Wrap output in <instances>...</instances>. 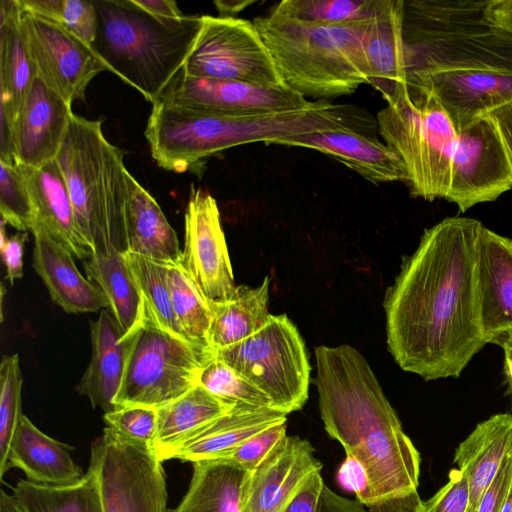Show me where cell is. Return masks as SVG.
Instances as JSON below:
<instances>
[{
	"mask_svg": "<svg viewBox=\"0 0 512 512\" xmlns=\"http://www.w3.org/2000/svg\"><path fill=\"white\" fill-rule=\"evenodd\" d=\"M123 255L136 280L142 299L151 308L158 322L166 330L191 342L182 331L173 310L168 284L169 263L154 261L130 252H124Z\"/></svg>",
	"mask_w": 512,
	"mask_h": 512,
	"instance_id": "cell-36",
	"label": "cell"
},
{
	"mask_svg": "<svg viewBox=\"0 0 512 512\" xmlns=\"http://www.w3.org/2000/svg\"><path fill=\"white\" fill-rule=\"evenodd\" d=\"M23 378L17 354L4 356L0 365V477L7 472L13 438L23 415L21 391Z\"/></svg>",
	"mask_w": 512,
	"mask_h": 512,
	"instance_id": "cell-39",
	"label": "cell"
},
{
	"mask_svg": "<svg viewBox=\"0 0 512 512\" xmlns=\"http://www.w3.org/2000/svg\"><path fill=\"white\" fill-rule=\"evenodd\" d=\"M448 482L418 512H468L470 490L466 475L458 468L451 469Z\"/></svg>",
	"mask_w": 512,
	"mask_h": 512,
	"instance_id": "cell-44",
	"label": "cell"
},
{
	"mask_svg": "<svg viewBox=\"0 0 512 512\" xmlns=\"http://www.w3.org/2000/svg\"><path fill=\"white\" fill-rule=\"evenodd\" d=\"M145 12L164 19H181L185 15L173 0H133Z\"/></svg>",
	"mask_w": 512,
	"mask_h": 512,
	"instance_id": "cell-52",
	"label": "cell"
},
{
	"mask_svg": "<svg viewBox=\"0 0 512 512\" xmlns=\"http://www.w3.org/2000/svg\"><path fill=\"white\" fill-rule=\"evenodd\" d=\"M24 10L51 19L91 45L96 35L94 0H20Z\"/></svg>",
	"mask_w": 512,
	"mask_h": 512,
	"instance_id": "cell-40",
	"label": "cell"
},
{
	"mask_svg": "<svg viewBox=\"0 0 512 512\" xmlns=\"http://www.w3.org/2000/svg\"><path fill=\"white\" fill-rule=\"evenodd\" d=\"M0 212L6 224L31 231L34 209L25 175L18 164L0 161Z\"/></svg>",
	"mask_w": 512,
	"mask_h": 512,
	"instance_id": "cell-41",
	"label": "cell"
},
{
	"mask_svg": "<svg viewBox=\"0 0 512 512\" xmlns=\"http://www.w3.org/2000/svg\"><path fill=\"white\" fill-rule=\"evenodd\" d=\"M407 85L431 92L448 113L456 131L512 101V71L433 74Z\"/></svg>",
	"mask_w": 512,
	"mask_h": 512,
	"instance_id": "cell-18",
	"label": "cell"
},
{
	"mask_svg": "<svg viewBox=\"0 0 512 512\" xmlns=\"http://www.w3.org/2000/svg\"><path fill=\"white\" fill-rule=\"evenodd\" d=\"M274 144L317 150L335 158L375 184L408 182V174L401 158L369 133L355 130L319 131L279 140Z\"/></svg>",
	"mask_w": 512,
	"mask_h": 512,
	"instance_id": "cell-19",
	"label": "cell"
},
{
	"mask_svg": "<svg viewBox=\"0 0 512 512\" xmlns=\"http://www.w3.org/2000/svg\"><path fill=\"white\" fill-rule=\"evenodd\" d=\"M56 161L78 229L93 253L126 252L128 170L124 152L104 136L102 121L73 113Z\"/></svg>",
	"mask_w": 512,
	"mask_h": 512,
	"instance_id": "cell-6",
	"label": "cell"
},
{
	"mask_svg": "<svg viewBox=\"0 0 512 512\" xmlns=\"http://www.w3.org/2000/svg\"><path fill=\"white\" fill-rule=\"evenodd\" d=\"M106 427L134 443L153 448L157 409L144 406L120 407L104 413Z\"/></svg>",
	"mask_w": 512,
	"mask_h": 512,
	"instance_id": "cell-42",
	"label": "cell"
},
{
	"mask_svg": "<svg viewBox=\"0 0 512 512\" xmlns=\"http://www.w3.org/2000/svg\"><path fill=\"white\" fill-rule=\"evenodd\" d=\"M338 484L346 491L353 492L362 504L368 491V478L364 467L351 455H346L336 474Z\"/></svg>",
	"mask_w": 512,
	"mask_h": 512,
	"instance_id": "cell-47",
	"label": "cell"
},
{
	"mask_svg": "<svg viewBox=\"0 0 512 512\" xmlns=\"http://www.w3.org/2000/svg\"><path fill=\"white\" fill-rule=\"evenodd\" d=\"M90 338L91 361L76 390L86 396L94 408L108 413L117 409L115 398L122 382L132 331L125 332L107 308L100 311L96 320L90 321Z\"/></svg>",
	"mask_w": 512,
	"mask_h": 512,
	"instance_id": "cell-23",
	"label": "cell"
},
{
	"mask_svg": "<svg viewBox=\"0 0 512 512\" xmlns=\"http://www.w3.org/2000/svg\"><path fill=\"white\" fill-rule=\"evenodd\" d=\"M512 446V415L499 413L477 424L455 451L454 462L467 477L470 490L468 512H477L479 502L496 476Z\"/></svg>",
	"mask_w": 512,
	"mask_h": 512,
	"instance_id": "cell-27",
	"label": "cell"
},
{
	"mask_svg": "<svg viewBox=\"0 0 512 512\" xmlns=\"http://www.w3.org/2000/svg\"><path fill=\"white\" fill-rule=\"evenodd\" d=\"M187 492L169 512H242L251 472L224 459L192 463Z\"/></svg>",
	"mask_w": 512,
	"mask_h": 512,
	"instance_id": "cell-30",
	"label": "cell"
},
{
	"mask_svg": "<svg viewBox=\"0 0 512 512\" xmlns=\"http://www.w3.org/2000/svg\"><path fill=\"white\" fill-rule=\"evenodd\" d=\"M316 512H366L357 500H350L333 492L324 484Z\"/></svg>",
	"mask_w": 512,
	"mask_h": 512,
	"instance_id": "cell-50",
	"label": "cell"
},
{
	"mask_svg": "<svg viewBox=\"0 0 512 512\" xmlns=\"http://www.w3.org/2000/svg\"><path fill=\"white\" fill-rule=\"evenodd\" d=\"M324 484L321 472L313 473L303 483L283 512H316Z\"/></svg>",
	"mask_w": 512,
	"mask_h": 512,
	"instance_id": "cell-48",
	"label": "cell"
},
{
	"mask_svg": "<svg viewBox=\"0 0 512 512\" xmlns=\"http://www.w3.org/2000/svg\"><path fill=\"white\" fill-rule=\"evenodd\" d=\"M286 437V422L275 424L247 439L223 459L252 472Z\"/></svg>",
	"mask_w": 512,
	"mask_h": 512,
	"instance_id": "cell-43",
	"label": "cell"
},
{
	"mask_svg": "<svg viewBox=\"0 0 512 512\" xmlns=\"http://www.w3.org/2000/svg\"><path fill=\"white\" fill-rule=\"evenodd\" d=\"M72 105L36 76L15 119L16 164L38 168L56 159Z\"/></svg>",
	"mask_w": 512,
	"mask_h": 512,
	"instance_id": "cell-17",
	"label": "cell"
},
{
	"mask_svg": "<svg viewBox=\"0 0 512 512\" xmlns=\"http://www.w3.org/2000/svg\"><path fill=\"white\" fill-rule=\"evenodd\" d=\"M490 343L500 346L504 353V372L512 397V330L499 334Z\"/></svg>",
	"mask_w": 512,
	"mask_h": 512,
	"instance_id": "cell-54",
	"label": "cell"
},
{
	"mask_svg": "<svg viewBox=\"0 0 512 512\" xmlns=\"http://www.w3.org/2000/svg\"><path fill=\"white\" fill-rule=\"evenodd\" d=\"M34 235L32 264L51 299L71 314L102 311L109 303L98 286L78 270L73 254L40 226Z\"/></svg>",
	"mask_w": 512,
	"mask_h": 512,
	"instance_id": "cell-22",
	"label": "cell"
},
{
	"mask_svg": "<svg viewBox=\"0 0 512 512\" xmlns=\"http://www.w3.org/2000/svg\"><path fill=\"white\" fill-rule=\"evenodd\" d=\"M403 17V0H375L365 38V54L370 85L384 100L407 84Z\"/></svg>",
	"mask_w": 512,
	"mask_h": 512,
	"instance_id": "cell-25",
	"label": "cell"
},
{
	"mask_svg": "<svg viewBox=\"0 0 512 512\" xmlns=\"http://www.w3.org/2000/svg\"><path fill=\"white\" fill-rule=\"evenodd\" d=\"M5 221H1L0 247L6 268V279L13 284L23 276V252L27 232H19L8 238L5 234Z\"/></svg>",
	"mask_w": 512,
	"mask_h": 512,
	"instance_id": "cell-46",
	"label": "cell"
},
{
	"mask_svg": "<svg viewBox=\"0 0 512 512\" xmlns=\"http://www.w3.org/2000/svg\"><path fill=\"white\" fill-rule=\"evenodd\" d=\"M251 1H215L214 4L221 14L220 16L232 17L233 14L245 9L246 6L251 5Z\"/></svg>",
	"mask_w": 512,
	"mask_h": 512,
	"instance_id": "cell-55",
	"label": "cell"
},
{
	"mask_svg": "<svg viewBox=\"0 0 512 512\" xmlns=\"http://www.w3.org/2000/svg\"><path fill=\"white\" fill-rule=\"evenodd\" d=\"M0 512H25V510L13 494H8L1 490Z\"/></svg>",
	"mask_w": 512,
	"mask_h": 512,
	"instance_id": "cell-56",
	"label": "cell"
},
{
	"mask_svg": "<svg viewBox=\"0 0 512 512\" xmlns=\"http://www.w3.org/2000/svg\"><path fill=\"white\" fill-rule=\"evenodd\" d=\"M371 17L320 26L269 11L252 22L286 87L303 97L325 100L370 84L365 38Z\"/></svg>",
	"mask_w": 512,
	"mask_h": 512,
	"instance_id": "cell-5",
	"label": "cell"
},
{
	"mask_svg": "<svg viewBox=\"0 0 512 512\" xmlns=\"http://www.w3.org/2000/svg\"><path fill=\"white\" fill-rule=\"evenodd\" d=\"M486 114L492 119L500 134L512 170V101Z\"/></svg>",
	"mask_w": 512,
	"mask_h": 512,
	"instance_id": "cell-49",
	"label": "cell"
},
{
	"mask_svg": "<svg viewBox=\"0 0 512 512\" xmlns=\"http://www.w3.org/2000/svg\"><path fill=\"white\" fill-rule=\"evenodd\" d=\"M322 467L308 440L287 436L251 472L242 512H283L303 483Z\"/></svg>",
	"mask_w": 512,
	"mask_h": 512,
	"instance_id": "cell-16",
	"label": "cell"
},
{
	"mask_svg": "<svg viewBox=\"0 0 512 512\" xmlns=\"http://www.w3.org/2000/svg\"><path fill=\"white\" fill-rule=\"evenodd\" d=\"M182 264L210 303H223L234 295L237 285L217 202L193 186L185 211Z\"/></svg>",
	"mask_w": 512,
	"mask_h": 512,
	"instance_id": "cell-15",
	"label": "cell"
},
{
	"mask_svg": "<svg viewBox=\"0 0 512 512\" xmlns=\"http://www.w3.org/2000/svg\"><path fill=\"white\" fill-rule=\"evenodd\" d=\"M12 492L25 512H104L99 484L91 468L70 485L46 486L20 479Z\"/></svg>",
	"mask_w": 512,
	"mask_h": 512,
	"instance_id": "cell-34",
	"label": "cell"
},
{
	"mask_svg": "<svg viewBox=\"0 0 512 512\" xmlns=\"http://www.w3.org/2000/svg\"><path fill=\"white\" fill-rule=\"evenodd\" d=\"M318 406L327 434L364 467L368 512H418L420 454L366 358L342 344L315 348Z\"/></svg>",
	"mask_w": 512,
	"mask_h": 512,
	"instance_id": "cell-2",
	"label": "cell"
},
{
	"mask_svg": "<svg viewBox=\"0 0 512 512\" xmlns=\"http://www.w3.org/2000/svg\"><path fill=\"white\" fill-rule=\"evenodd\" d=\"M94 5L93 50L107 71L154 104L183 71L201 30V16L158 18L133 0H94Z\"/></svg>",
	"mask_w": 512,
	"mask_h": 512,
	"instance_id": "cell-4",
	"label": "cell"
},
{
	"mask_svg": "<svg viewBox=\"0 0 512 512\" xmlns=\"http://www.w3.org/2000/svg\"><path fill=\"white\" fill-rule=\"evenodd\" d=\"M481 324L487 343L512 330V239L483 224L476 245Z\"/></svg>",
	"mask_w": 512,
	"mask_h": 512,
	"instance_id": "cell-20",
	"label": "cell"
},
{
	"mask_svg": "<svg viewBox=\"0 0 512 512\" xmlns=\"http://www.w3.org/2000/svg\"><path fill=\"white\" fill-rule=\"evenodd\" d=\"M74 448L38 429L22 415L11 445L7 472L22 470L26 480L39 485L66 486L78 482L83 470L71 457Z\"/></svg>",
	"mask_w": 512,
	"mask_h": 512,
	"instance_id": "cell-26",
	"label": "cell"
},
{
	"mask_svg": "<svg viewBox=\"0 0 512 512\" xmlns=\"http://www.w3.org/2000/svg\"><path fill=\"white\" fill-rule=\"evenodd\" d=\"M481 225L447 217L427 228L386 290L388 350L401 369L425 381L458 378L488 344L476 275Z\"/></svg>",
	"mask_w": 512,
	"mask_h": 512,
	"instance_id": "cell-1",
	"label": "cell"
},
{
	"mask_svg": "<svg viewBox=\"0 0 512 512\" xmlns=\"http://www.w3.org/2000/svg\"><path fill=\"white\" fill-rule=\"evenodd\" d=\"M512 485V446L484 492L477 512H500Z\"/></svg>",
	"mask_w": 512,
	"mask_h": 512,
	"instance_id": "cell-45",
	"label": "cell"
},
{
	"mask_svg": "<svg viewBox=\"0 0 512 512\" xmlns=\"http://www.w3.org/2000/svg\"><path fill=\"white\" fill-rule=\"evenodd\" d=\"M37 76L22 25L20 0L0 1V108L16 119Z\"/></svg>",
	"mask_w": 512,
	"mask_h": 512,
	"instance_id": "cell-28",
	"label": "cell"
},
{
	"mask_svg": "<svg viewBox=\"0 0 512 512\" xmlns=\"http://www.w3.org/2000/svg\"><path fill=\"white\" fill-rule=\"evenodd\" d=\"M213 358L233 368L266 394L274 409L286 414L308 400L311 366L304 340L286 314H270L265 325Z\"/></svg>",
	"mask_w": 512,
	"mask_h": 512,
	"instance_id": "cell-9",
	"label": "cell"
},
{
	"mask_svg": "<svg viewBox=\"0 0 512 512\" xmlns=\"http://www.w3.org/2000/svg\"><path fill=\"white\" fill-rule=\"evenodd\" d=\"M117 408L144 406L158 409L199 384L203 367L213 359L211 349L184 340L166 330L142 299L140 316L131 328Z\"/></svg>",
	"mask_w": 512,
	"mask_h": 512,
	"instance_id": "cell-8",
	"label": "cell"
},
{
	"mask_svg": "<svg viewBox=\"0 0 512 512\" xmlns=\"http://www.w3.org/2000/svg\"><path fill=\"white\" fill-rule=\"evenodd\" d=\"M377 114L385 144L403 161L410 193L428 201L446 198L457 131L429 91L403 85Z\"/></svg>",
	"mask_w": 512,
	"mask_h": 512,
	"instance_id": "cell-7",
	"label": "cell"
},
{
	"mask_svg": "<svg viewBox=\"0 0 512 512\" xmlns=\"http://www.w3.org/2000/svg\"><path fill=\"white\" fill-rule=\"evenodd\" d=\"M126 252L162 263L182 259L177 234L154 197L129 173Z\"/></svg>",
	"mask_w": 512,
	"mask_h": 512,
	"instance_id": "cell-29",
	"label": "cell"
},
{
	"mask_svg": "<svg viewBox=\"0 0 512 512\" xmlns=\"http://www.w3.org/2000/svg\"><path fill=\"white\" fill-rule=\"evenodd\" d=\"M0 161L16 164L15 120L0 108Z\"/></svg>",
	"mask_w": 512,
	"mask_h": 512,
	"instance_id": "cell-51",
	"label": "cell"
},
{
	"mask_svg": "<svg viewBox=\"0 0 512 512\" xmlns=\"http://www.w3.org/2000/svg\"><path fill=\"white\" fill-rule=\"evenodd\" d=\"M162 463L152 447L105 427L91 445L89 465L99 484L104 512H169Z\"/></svg>",
	"mask_w": 512,
	"mask_h": 512,
	"instance_id": "cell-10",
	"label": "cell"
},
{
	"mask_svg": "<svg viewBox=\"0 0 512 512\" xmlns=\"http://www.w3.org/2000/svg\"><path fill=\"white\" fill-rule=\"evenodd\" d=\"M375 0H284L271 12L299 22L331 26L371 16Z\"/></svg>",
	"mask_w": 512,
	"mask_h": 512,
	"instance_id": "cell-37",
	"label": "cell"
},
{
	"mask_svg": "<svg viewBox=\"0 0 512 512\" xmlns=\"http://www.w3.org/2000/svg\"><path fill=\"white\" fill-rule=\"evenodd\" d=\"M201 18L200 33L183 68L185 74L287 88L252 21L233 16Z\"/></svg>",
	"mask_w": 512,
	"mask_h": 512,
	"instance_id": "cell-11",
	"label": "cell"
},
{
	"mask_svg": "<svg viewBox=\"0 0 512 512\" xmlns=\"http://www.w3.org/2000/svg\"><path fill=\"white\" fill-rule=\"evenodd\" d=\"M199 385L231 407L273 408L272 401L266 394L216 358L203 367Z\"/></svg>",
	"mask_w": 512,
	"mask_h": 512,
	"instance_id": "cell-38",
	"label": "cell"
},
{
	"mask_svg": "<svg viewBox=\"0 0 512 512\" xmlns=\"http://www.w3.org/2000/svg\"><path fill=\"white\" fill-rule=\"evenodd\" d=\"M512 189V170L500 134L487 115L457 130L446 200L461 212Z\"/></svg>",
	"mask_w": 512,
	"mask_h": 512,
	"instance_id": "cell-12",
	"label": "cell"
},
{
	"mask_svg": "<svg viewBox=\"0 0 512 512\" xmlns=\"http://www.w3.org/2000/svg\"><path fill=\"white\" fill-rule=\"evenodd\" d=\"M20 167L33 204V227L44 228L73 256L88 260L94 253L78 229L67 183L56 159L38 168Z\"/></svg>",
	"mask_w": 512,
	"mask_h": 512,
	"instance_id": "cell-24",
	"label": "cell"
},
{
	"mask_svg": "<svg viewBox=\"0 0 512 512\" xmlns=\"http://www.w3.org/2000/svg\"><path fill=\"white\" fill-rule=\"evenodd\" d=\"M286 420V413L273 408L235 406L178 445L155 454L161 462L223 459L253 435Z\"/></svg>",
	"mask_w": 512,
	"mask_h": 512,
	"instance_id": "cell-21",
	"label": "cell"
},
{
	"mask_svg": "<svg viewBox=\"0 0 512 512\" xmlns=\"http://www.w3.org/2000/svg\"><path fill=\"white\" fill-rule=\"evenodd\" d=\"M168 284L173 310L182 331L191 342L210 349L211 304L185 270L182 259L169 263Z\"/></svg>",
	"mask_w": 512,
	"mask_h": 512,
	"instance_id": "cell-35",
	"label": "cell"
},
{
	"mask_svg": "<svg viewBox=\"0 0 512 512\" xmlns=\"http://www.w3.org/2000/svg\"><path fill=\"white\" fill-rule=\"evenodd\" d=\"M87 279L100 288L109 303V311L126 332L137 322L142 297L123 253H95L84 261Z\"/></svg>",
	"mask_w": 512,
	"mask_h": 512,
	"instance_id": "cell-33",
	"label": "cell"
},
{
	"mask_svg": "<svg viewBox=\"0 0 512 512\" xmlns=\"http://www.w3.org/2000/svg\"><path fill=\"white\" fill-rule=\"evenodd\" d=\"M269 284L270 278L266 276L255 288L238 285L230 300L210 303L208 345L212 353L243 341L265 325L270 315Z\"/></svg>",
	"mask_w": 512,
	"mask_h": 512,
	"instance_id": "cell-31",
	"label": "cell"
},
{
	"mask_svg": "<svg viewBox=\"0 0 512 512\" xmlns=\"http://www.w3.org/2000/svg\"><path fill=\"white\" fill-rule=\"evenodd\" d=\"M232 408L201 385L194 386L182 396L157 409L154 452L157 454L178 445Z\"/></svg>",
	"mask_w": 512,
	"mask_h": 512,
	"instance_id": "cell-32",
	"label": "cell"
},
{
	"mask_svg": "<svg viewBox=\"0 0 512 512\" xmlns=\"http://www.w3.org/2000/svg\"><path fill=\"white\" fill-rule=\"evenodd\" d=\"M22 25L37 76L70 105L83 100L91 80L107 71L92 46L57 22L23 7Z\"/></svg>",
	"mask_w": 512,
	"mask_h": 512,
	"instance_id": "cell-13",
	"label": "cell"
},
{
	"mask_svg": "<svg viewBox=\"0 0 512 512\" xmlns=\"http://www.w3.org/2000/svg\"><path fill=\"white\" fill-rule=\"evenodd\" d=\"M487 12L496 26L512 34V0L489 1Z\"/></svg>",
	"mask_w": 512,
	"mask_h": 512,
	"instance_id": "cell-53",
	"label": "cell"
},
{
	"mask_svg": "<svg viewBox=\"0 0 512 512\" xmlns=\"http://www.w3.org/2000/svg\"><path fill=\"white\" fill-rule=\"evenodd\" d=\"M157 102L200 113L243 115L308 109L317 100L309 101L288 88L194 77L182 71Z\"/></svg>",
	"mask_w": 512,
	"mask_h": 512,
	"instance_id": "cell-14",
	"label": "cell"
},
{
	"mask_svg": "<svg viewBox=\"0 0 512 512\" xmlns=\"http://www.w3.org/2000/svg\"><path fill=\"white\" fill-rule=\"evenodd\" d=\"M489 1H404L407 83L433 74L512 71V34L489 18Z\"/></svg>",
	"mask_w": 512,
	"mask_h": 512,
	"instance_id": "cell-3",
	"label": "cell"
}]
</instances>
